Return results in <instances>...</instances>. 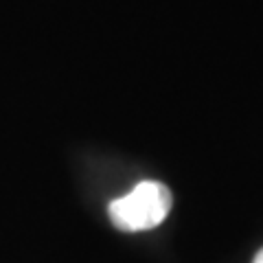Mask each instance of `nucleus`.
<instances>
[{
  "mask_svg": "<svg viewBox=\"0 0 263 263\" xmlns=\"http://www.w3.org/2000/svg\"><path fill=\"white\" fill-rule=\"evenodd\" d=\"M171 191L162 182L145 180L127 195L110 202L108 213L112 224L125 233H138L160 226L171 211Z\"/></svg>",
  "mask_w": 263,
  "mask_h": 263,
  "instance_id": "f257e3e1",
  "label": "nucleus"
},
{
  "mask_svg": "<svg viewBox=\"0 0 263 263\" xmlns=\"http://www.w3.org/2000/svg\"><path fill=\"white\" fill-rule=\"evenodd\" d=\"M252 263H263V248L257 252V257H254V261Z\"/></svg>",
  "mask_w": 263,
  "mask_h": 263,
  "instance_id": "f03ea898",
  "label": "nucleus"
}]
</instances>
